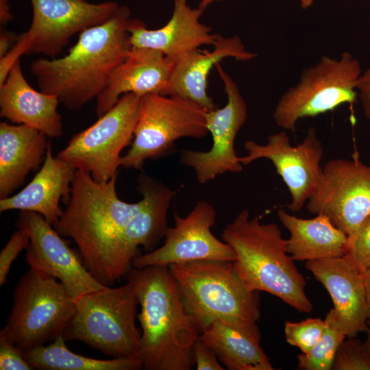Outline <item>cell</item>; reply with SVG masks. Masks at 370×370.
<instances>
[{
	"instance_id": "4dcf8cb0",
	"label": "cell",
	"mask_w": 370,
	"mask_h": 370,
	"mask_svg": "<svg viewBox=\"0 0 370 370\" xmlns=\"http://www.w3.org/2000/svg\"><path fill=\"white\" fill-rule=\"evenodd\" d=\"M344 256L360 270L370 269V217L348 236L347 251Z\"/></svg>"
},
{
	"instance_id": "6da1fadb",
	"label": "cell",
	"mask_w": 370,
	"mask_h": 370,
	"mask_svg": "<svg viewBox=\"0 0 370 370\" xmlns=\"http://www.w3.org/2000/svg\"><path fill=\"white\" fill-rule=\"evenodd\" d=\"M130 16L127 6L119 5L108 20L81 32L66 56L34 60L29 71L40 90L57 97L71 110L97 98L132 48Z\"/></svg>"
},
{
	"instance_id": "7402d4cb",
	"label": "cell",
	"mask_w": 370,
	"mask_h": 370,
	"mask_svg": "<svg viewBox=\"0 0 370 370\" xmlns=\"http://www.w3.org/2000/svg\"><path fill=\"white\" fill-rule=\"evenodd\" d=\"M76 169L52 153L51 143L40 169L20 192L0 199V211L20 210L36 212L53 225L63 212L61 200L69 201Z\"/></svg>"
},
{
	"instance_id": "ac0fdd59",
	"label": "cell",
	"mask_w": 370,
	"mask_h": 370,
	"mask_svg": "<svg viewBox=\"0 0 370 370\" xmlns=\"http://www.w3.org/2000/svg\"><path fill=\"white\" fill-rule=\"evenodd\" d=\"M140 190L144 204L123 230L113 256L114 282L127 274L138 248L152 249L164 238L169 227L167 212L173 192L150 177L142 179Z\"/></svg>"
},
{
	"instance_id": "ab89813d",
	"label": "cell",
	"mask_w": 370,
	"mask_h": 370,
	"mask_svg": "<svg viewBox=\"0 0 370 370\" xmlns=\"http://www.w3.org/2000/svg\"><path fill=\"white\" fill-rule=\"evenodd\" d=\"M314 0H299L301 7L303 9H308L314 3Z\"/></svg>"
},
{
	"instance_id": "7a4b0ae2",
	"label": "cell",
	"mask_w": 370,
	"mask_h": 370,
	"mask_svg": "<svg viewBox=\"0 0 370 370\" xmlns=\"http://www.w3.org/2000/svg\"><path fill=\"white\" fill-rule=\"evenodd\" d=\"M140 310V357L148 370H190L193 348L201 333L188 312L177 284L167 267L131 269Z\"/></svg>"
},
{
	"instance_id": "1f68e13d",
	"label": "cell",
	"mask_w": 370,
	"mask_h": 370,
	"mask_svg": "<svg viewBox=\"0 0 370 370\" xmlns=\"http://www.w3.org/2000/svg\"><path fill=\"white\" fill-rule=\"evenodd\" d=\"M30 239L28 232L22 227L15 231L0 253V285L5 284L11 264L18 255L27 249Z\"/></svg>"
},
{
	"instance_id": "8992f818",
	"label": "cell",
	"mask_w": 370,
	"mask_h": 370,
	"mask_svg": "<svg viewBox=\"0 0 370 370\" xmlns=\"http://www.w3.org/2000/svg\"><path fill=\"white\" fill-rule=\"evenodd\" d=\"M75 314L62 334L113 358L140 356L136 325L138 300L132 282L86 294L75 301Z\"/></svg>"
},
{
	"instance_id": "8d00e7d4",
	"label": "cell",
	"mask_w": 370,
	"mask_h": 370,
	"mask_svg": "<svg viewBox=\"0 0 370 370\" xmlns=\"http://www.w3.org/2000/svg\"><path fill=\"white\" fill-rule=\"evenodd\" d=\"M13 19L9 0H0V24L5 25Z\"/></svg>"
},
{
	"instance_id": "277c9868",
	"label": "cell",
	"mask_w": 370,
	"mask_h": 370,
	"mask_svg": "<svg viewBox=\"0 0 370 370\" xmlns=\"http://www.w3.org/2000/svg\"><path fill=\"white\" fill-rule=\"evenodd\" d=\"M221 239L234 250L233 264L249 290L269 293L300 312H312L306 280L287 252L286 239L277 224L250 218L245 209L225 225Z\"/></svg>"
},
{
	"instance_id": "9c48e42d",
	"label": "cell",
	"mask_w": 370,
	"mask_h": 370,
	"mask_svg": "<svg viewBox=\"0 0 370 370\" xmlns=\"http://www.w3.org/2000/svg\"><path fill=\"white\" fill-rule=\"evenodd\" d=\"M206 112L198 104L175 96L141 97L134 138L120 166L141 169L145 161L167 155L180 138L205 137L209 134Z\"/></svg>"
},
{
	"instance_id": "8fae6325",
	"label": "cell",
	"mask_w": 370,
	"mask_h": 370,
	"mask_svg": "<svg viewBox=\"0 0 370 370\" xmlns=\"http://www.w3.org/2000/svg\"><path fill=\"white\" fill-rule=\"evenodd\" d=\"M306 207L352 235L370 217V165L360 160L357 152L351 160H328Z\"/></svg>"
},
{
	"instance_id": "2e32d148",
	"label": "cell",
	"mask_w": 370,
	"mask_h": 370,
	"mask_svg": "<svg viewBox=\"0 0 370 370\" xmlns=\"http://www.w3.org/2000/svg\"><path fill=\"white\" fill-rule=\"evenodd\" d=\"M40 214L22 211L18 227L29 236L26 259L29 267L40 269L58 280L74 301L106 286L87 269L82 258L69 246L58 232Z\"/></svg>"
},
{
	"instance_id": "83f0119b",
	"label": "cell",
	"mask_w": 370,
	"mask_h": 370,
	"mask_svg": "<svg viewBox=\"0 0 370 370\" xmlns=\"http://www.w3.org/2000/svg\"><path fill=\"white\" fill-rule=\"evenodd\" d=\"M325 328L317 343L307 353L297 356V367L302 370H331L334 356L347 337L333 308L327 313Z\"/></svg>"
},
{
	"instance_id": "836d02e7",
	"label": "cell",
	"mask_w": 370,
	"mask_h": 370,
	"mask_svg": "<svg viewBox=\"0 0 370 370\" xmlns=\"http://www.w3.org/2000/svg\"><path fill=\"white\" fill-rule=\"evenodd\" d=\"M194 367L196 370H224L214 352L199 338L193 348Z\"/></svg>"
},
{
	"instance_id": "603a6c76",
	"label": "cell",
	"mask_w": 370,
	"mask_h": 370,
	"mask_svg": "<svg viewBox=\"0 0 370 370\" xmlns=\"http://www.w3.org/2000/svg\"><path fill=\"white\" fill-rule=\"evenodd\" d=\"M57 97L37 91L25 79L18 60L0 86V114L12 123L34 127L48 138L63 133Z\"/></svg>"
},
{
	"instance_id": "d6a6232c",
	"label": "cell",
	"mask_w": 370,
	"mask_h": 370,
	"mask_svg": "<svg viewBox=\"0 0 370 370\" xmlns=\"http://www.w3.org/2000/svg\"><path fill=\"white\" fill-rule=\"evenodd\" d=\"M0 369L31 370L24 353L0 333Z\"/></svg>"
},
{
	"instance_id": "52a82bcc",
	"label": "cell",
	"mask_w": 370,
	"mask_h": 370,
	"mask_svg": "<svg viewBox=\"0 0 370 370\" xmlns=\"http://www.w3.org/2000/svg\"><path fill=\"white\" fill-rule=\"evenodd\" d=\"M75 310L58 280L29 267L14 289L11 313L0 333L25 354L62 336Z\"/></svg>"
},
{
	"instance_id": "d6986e66",
	"label": "cell",
	"mask_w": 370,
	"mask_h": 370,
	"mask_svg": "<svg viewBox=\"0 0 370 370\" xmlns=\"http://www.w3.org/2000/svg\"><path fill=\"white\" fill-rule=\"evenodd\" d=\"M306 267L330 294L347 337L369 329L362 271L346 257L306 261Z\"/></svg>"
},
{
	"instance_id": "3957f363",
	"label": "cell",
	"mask_w": 370,
	"mask_h": 370,
	"mask_svg": "<svg viewBox=\"0 0 370 370\" xmlns=\"http://www.w3.org/2000/svg\"><path fill=\"white\" fill-rule=\"evenodd\" d=\"M117 176L99 182L76 169L69 201L53 225L60 235L74 241L87 269L108 286L114 283L113 256L120 235L144 204L143 198L127 203L118 197Z\"/></svg>"
},
{
	"instance_id": "f546056e",
	"label": "cell",
	"mask_w": 370,
	"mask_h": 370,
	"mask_svg": "<svg viewBox=\"0 0 370 370\" xmlns=\"http://www.w3.org/2000/svg\"><path fill=\"white\" fill-rule=\"evenodd\" d=\"M332 369L370 370V356L364 343L356 336L346 337L337 349Z\"/></svg>"
},
{
	"instance_id": "74e56055",
	"label": "cell",
	"mask_w": 370,
	"mask_h": 370,
	"mask_svg": "<svg viewBox=\"0 0 370 370\" xmlns=\"http://www.w3.org/2000/svg\"><path fill=\"white\" fill-rule=\"evenodd\" d=\"M366 293L368 324L370 325V269L362 271Z\"/></svg>"
},
{
	"instance_id": "f1b7e54d",
	"label": "cell",
	"mask_w": 370,
	"mask_h": 370,
	"mask_svg": "<svg viewBox=\"0 0 370 370\" xmlns=\"http://www.w3.org/2000/svg\"><path fill=\"white\" fill-rule=\"evenodd\" d=\"M325 328V319L308 318L299 322L286 321L284 331L286 342L306 354L317 343Z\"/></svg>"
},
{
	"instance_id": "f35d334b",
	"label": "cell",
	"mask_w": 370,
	"mask_h": 370,
	"mask_svg": "<svg viewBox=\"0 0 370 370\" xmlns=\"http://www.w3.org/2000/svg\"><path fill=\"white\" fill-rule=\"evenodd\" d=\"M223 0H201L199 7L206 10L209 5L214 3V2H219Z\"/></svg>"
},
{
	"instance_id": "9a60e30c",
	"label": "cell",
	"mask_w": 370,
	"mask_h": 370,
	"mask_svg": "<svg viewBox=\"0 0 370 370\" xmlns=\"http://www.w3.org/2000/svg\"><path fill=\"white\" fill-rule=\"evenodd\" d=\"M173 217L174 226L168 227L163 245L136 256L132 261L134 268L169 267L205 260L234 261L236 256L232 248L211 231L217 217L211 204L199 201L186 217L174 212Z\"/></svg>"
},
{
	"instance_id": "4316f807",
	"label": "cell",
	"mask_w": 370,
	"mask_h": 370,
	"mask_svg": "<svg viewBox=\"0 0 370 370\" xmlns=\"http://www.w3.org/2000/svg\"><path fill=\"white\" fill-rule=\"evenodd\" d=\"M24 356L33 369L44 370H138L143 367L140 356L102 360L77 354L68 349L62 336Z\"/></svg>"
},
{
	"instance_id": "e0dca14e",
	"label": "cell",
	"mask_w": 370,
	"mask_h": 370,
	"mask_svg": "<svg viewBox=\"0 0 370 370\" xmlns=\"http://www.w3.org/2000/svg\"><path fill=\"white\" fill-rule=\"evenodd\" d=\"M205 10L191 8L188 0H173V10L169 21L162 27L147 29L140 19L130 18L127 31L132 47L155 49L172 62L203 45H213L219 34L202 23L200 18Z\"/></svg>"
},
{
	"instance_id": "5bb4252c",
	"label": "cell",
	"mask_w": 370,
	"mask_h": 370,
	"mask_svg": "<svg viewBox=\"0 0 370 370\" xmlns=\"http://www.w3.org/2000/svg\"><path fill=\"white\" fill-rule=\"evenodd\" d=\"M247 153L239 157L243 165L261 158L269 160L287 186L291 200L288 205L292 212L300 210L317 188L323 167L322 143L316 129L310 127L297 145H292L285 130L271 134L267 144L253 140L244 144Z\"/></svg>"
},
{
	"instance_id": "60d3db41",
	"label": "cell",
	"mask_w": 370,
	"mask_h": 370,
	"mask_svg": "<svg viewBox=\"0 0 370 370\" xmlns=\"http://www.w3.org/2000/svg\"><path fill=\"white\" fill-rule=\"evenodd\" d=\"M367 337L366 338V341L364 342V344L370 356V325H369V329L367 330Z\"/></svg>"
},
{
	"instance_id": "484cf974",
	"label": "cell",
	"mask_w": 370,
	"mask_h": 370,
	"mask_svg": "<svg viewBox=\"0 0 370 370\" xmlns=\"http://www.w3.org/2000/svg\"><path fill=\"white\" fill-rule=\"evenodd\" d=\"M278 217L288 231L287 252L294 260H317L345 255L348 236L324 215L303 219L279 209Z\"/></svg>"
},
{
	"instance_id": "ba28073f",
	"label": "cell",
	"mask_w": 370,
	"mask_h": 370,
	"mask_svg": "<svg viewBox=\"0 0 370 370\" xmlns=\"http://www.w3.org/2000/svg\"><path fill=\"white\" fill-rule=\"evenodd\" d=\"M362 73L360 62L350 52H343L338 58L321 56L314 65L304 69L299 82L279 99L273 113L276 125L294 132L301 119L356 102Z\"/></svg>"
},
{
	"instance_id": "44dd1931",
	"label": "cell",
	"mask_w": 370,
	"mask_h": 370,
	"mask_svg": "<svg viewBox=\"0 0 370 370\" xmlns=\"http://www.w3.org/2000/svg\"><path fill=\"white\" fill-rule=\"evenodd\" d=\"M172 66L173 62L159 51L132 47L97 97V116H102L127 93L140 97L149 94L164 95Z\"/></svg>"
},
{
	"instance_id": "7c38bea8",
	"label": "cell",
	"mask_w": 370,
	"mask_h": 370,
	"mask_svg": "<svg viewBox=\"0 0 370 370\" xmlns=\"http://www.w3.org/2000/svg\"><path fill=\"white\" fill-rule=\"evenodd\" d=\"M33 17L29 29L17 42L24 55L40 54L56 58L71 38L108 20L119 7L116 1L30 0Z\"/></svg>"
},
{
	"instance_id": "ffe728a7",
	"label": "cell",
	"mask_w": 370,
	"mask_h": 370,
	"mask_svg": "<svg viewBox=\"0 0 370 370\" xmlns=\"http://www.w3.org/2000/svg\"><path fill=\"white\" fill-rule=\"evenodd\" d=\"M256 54L245 49L238 36L219 35L212 50H195L173 62L168 85L164 95H171L191 101L206 111L216 108L208 94V79L213 67L227 58L238 61H249Z\"/></svg>"
},
{
	"instance_id": "d4e9b609",
	"label": "cell",
	"mask_w": 370,
	"mask_h": 370,
	"mask_svg": "<svg viewBox=\"0 0 370 370\" xmlns=\"http://www.w3.org/2000/svg\"><path fill=\"white\" fill-rule=\"evenodd\" d=\"M48 137L26 125L0 123V198L9 197L45 160Z\"/></svg>"
},
{
	"instance_id": "cb8c5ba5",
	"label": "cell",
	"mask_w": 370,
	"mask_h": 370,
	"mask_svg": "<svg viewBox=\"0 0 370 370\" xmlns=\"http://www.w3.org/2000/svg\"><path fill=\"white\" fill-rule=\"evenodd\" d=\"M199 339L210 347L229 370H273L260 346L257 322L222 319L211 323Z\"/></svg>"
},
{
	"instance_id": "5b68a950",
	"label": "cell",
	"mask_w": 370,
	"mask_h": 370,
	"mask_svg": "<svg viewBox=\"0 0 370 370\" xmlns=\"http://www.w3.org/2000/svg\"><path fill=\"white\" fill-rule=\"evenodd\" d=\"M169 268L201 332L218 319H260L259 292L247 288L233 262L197 260Z\"/></svg>"
},
{
	"instance_id": "d590c367",
	"label": "cell",
	"mask_w": 370,
	"mask_h": 370,
	"mask_svg": "<svg viewBox=\"0 0 370 370\" xmlns=\"http://www.w3.org/2000/svg\"><path fill=\"white\" fill-rule=\"evenodd\" d=\"M14 33L4 29L0 32V58L4 56L14 46L18 38Z\"/></svg>"
},
{
	"instance_id": "30bf717a",
	"label": "cell",
	"mask_w": 370,
	"mask_h": 370,
	"mask_svg": "<svg viewBox=\"0 0 370 370\" xmlns=\"http://www.w3.org/2000/svg\"><path fill=\"white\" fill-rule=\"evenodd\" d=\"M140 101L135 94L122 95L95 123L73 135L57 156L97 182L108 181L118 174L121 153L132 142Z\"/></svg>"
},
{
	"instance_id": "e575fe53",
	"label": "cell",
	"mask_w": 370,
	"mask_h": 370,
	"mask_svg": "<svg viewBox=\"0 0 370 370\" xmlns=\"http://www.w3.org/2000/svg\"><path fill=\"white\" fill-rule=\"evenodd\" d=\"M357 92L364 114L370 121V67L362 71L358 82Z\"/></svg>"
},
{
	"instance_id": "4fadbf2b",
	"label": "cell",
	"mask_w": 370,
	"mask_h": 370,
	"mask_svg": "<svg viewBox=\"0 0 370 370\" xmlns=\"http://www.w3.org/2000/svg\"><path fill=\"white\" fill-rule=\"evenodd\" d=\"M223 84L226 104L206 112V126L212 144L206 151L182 149L180 162L195 172L200 184H206L217 176L238 173L243 164L235 150L237 134L247 118V106L236 82L218 64L215 67Z\"/></svg>"
}]
</instances>
